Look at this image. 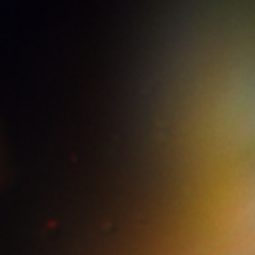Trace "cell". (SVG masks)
Wrapping results in <instances>:
<instances>
[]
</instances>
